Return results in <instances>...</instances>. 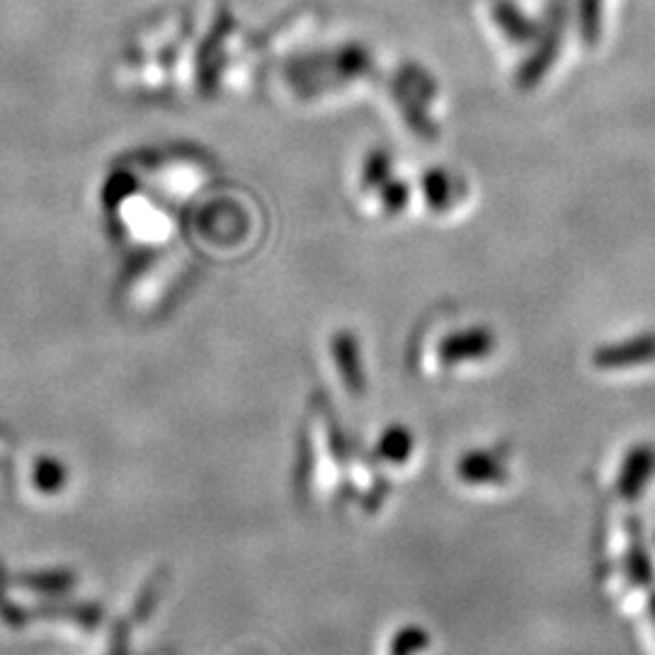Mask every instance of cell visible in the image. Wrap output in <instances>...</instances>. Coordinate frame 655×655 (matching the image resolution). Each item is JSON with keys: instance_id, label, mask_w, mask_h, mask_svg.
I'll list each match as a JSON object with an SVG mask.
<instances>
[{"instance_id": "cell-1", "label": "cell", "mask_w": 655, "mask_h": 655, "mask_svg": "<svg viewBox=\"0 0 655 655\" xmlns=\"http://www.w3.org/2000/svg\"><path fill=\"white\" fill-rule=\"evenodd\" d=\"M35 481L42 491H57L63 483V469L57 461H39L35 471Z\"/></svg>"}]
</instances>
